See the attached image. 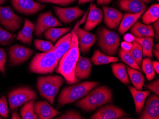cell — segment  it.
Here are the masks:
<instances>
[{"label":"cell","mask_w":159,"mask_h":119,"mask_svg":"<svg viewBox=\"0 0 159 119\" xmlns=\"http://www.w3.org/2000/svg\"><path fill=\"white\" fill-rule=\"evenodd\" d=\"M76 0H59L58 5L61 6H67L70 5V3L75 2Z\"/></svg>","instance_id":"cell-44"},{"label":"cell","mask_w":159,"mask_h":119,"mask_svg":"<svg viewBox=\"0 0 159 119\" xmlns=\"http://www.w3.org/2000/svg\"><path fill=\"white\" fill-rule=\"evenodd\" d=\"M103 12L95 4H91L86 22L84 27L85 31L89 32L101 23L103 19Z\"/></svg>","instance_id":"cell-18"},{"label":"cell","mask_w":159,"mask_h":119,"mask_svg":"<svg viewBox=\"0 0 159 119\" xmlns=\"http://www.w3.org/2000/svg\"><path fill=\"white\" fill-rule=\"evenodd\" d=\"M131 54L134 58L137 63L139 66H141L142 62V57L143 56V51L142 47L139 43L136 41H134L132 43V47L129 51Z\"/></svg>","instance_id":"cell-35"},{"label":"cell","mask_w":159,"mask_h":119,"mask_svg":"<svg viewBox=\"0 0 159 119\" xmlns=\"http://www.w3.org/2000/svg\"><path fill=\"white\" fill-rule=\"evenodd\" d=\"M14 9L25 15H33L43 9L45 6L34 0H11Z\"/></svg>","instance_id":"cell-12"},{"label":"cell","mask_w":159,"mask_h":119,"mask_svg":"<svg viewBox=\"0 0 159 119\" xmlns=\"http://www.w3.org/2000/svg\"><path fill=\"white\" fill-rule=\"evenodd\" d=\"M57 119H83V116L79 112L74 110H70L65 112L63 114L56 117Z\"/></svg>","instance_id":"cell-38"},{"label":"cell","mask_w":159,"mask_h":119,"mask_svg":"<svg viewBox=\"0 0 159 119\" xmlns=\"http://www.w3.org/2000/svg\"><path fill=\"white\" fill-rule=\"evenodd\" d=\"M40 2L51 3L53 4H58L59 0H37Z\"/></svg>","instance_id":"cell-48"},{"label":"cell","mask_w":159,"mask_h":119,"mask_svg":"<svg viewBox=\"0 0 159 119\" xmlns=\"http://www.w3.org/2000/svg\"><path fill=\"white\" fill-rule=\"evenodd\" d=\"M142 1L144 3H149L151 2L152 0H142Z\"/></svg>","instance_id":"cell-53"},{"label":"cell","mask_w":159,"mask_h":119,"mask_svg":"<svg viewBox=\"0 0 159 119\" xmlns=\"http://www.w3.org/2000/svg\"><path fill=\"white\" fill-rule=\"evenodd\" d=\"M34 45L38 50L46 52L52 49L53 45L51 42L36 39L34 42Z\"/></svg>","instance_id":"cell-37"},{"label":"cell","mask_w":159,"mask_h":119,"mask_svg":"<svg viewBox=\"0 0 159 119\" xmlns=\"http://www.w3.org/2000/svg\"><path fill=\"white\" fill-rule=\"evenodd\" d=\"M113 74L121 83L127 85L129 83V79L124 64H113L111 66Z\"/></svg>","instance_id":"cell-30"},{"label":"cell","mask_w":159,"mask_h":119,"mask_svg":"<svg viewBox=\"0 0 159 119\" xmlns=\"http://www.w3.org/2000/svg\"><path fill=\"white\" fill-rule=\"evenodd\" d=\"M124 38V40L125 41L133 42L134 41L135 37L132 34L127 33L125 35Z\"/></svg>","instance_id":"cell-45"},{"label":"cell","mask_w":159,"mask_h":119,"mask_svg":"<svg viewBox=\"0 0 159 119\" xmlns=\"http://www.w3.org/2000/svg\"><path fill=\"white\" fill-rule=\"evenodd\" d=\"M53 8L60 20L66 24L74 22L84 13V11L77 6L70 8H61L58 6H54Z\"/></svg>","instance_id":"cell-13"},{"label":"cell","mask_w":159,"mask_h":119,"mask_svg":"<svg viewBox=\"0 0 159 119\" xmlns=\"http://www.w3.org/2000/svg\"><path fill=\"white\" fill-rule=\"evenodd\" d=\"M146 88L152 91L156 94V95L159 96V79L156 80L154 81L148 83V85L145 86Z\"/></svg>","instance_id":"cell-41"},{"label":"cell","mask_w":159,"mask_h":119,"mask_svg":"<svg viewBox=\"0 0 159 119\" xmlns=\"http://www.w3.org/2000/svg\"><path fill=\"white\" fill-rule=\"evenodd\" d=\"M152 52H153V54L155 55V57H157V59L159 60V51L158 50H156L155 49H152Z\"/></svg>","instance_id":"cell-50"},{"label":"cell","mask_w":159,"mask_h":119,"mask_svg":"<svg viewBox=\"0 0 159 119\" xmlns=\"http://www.w3.org/2000/svg\"><path fill=\"white\" fill-rule=\"evenodd\" d=\"M6 57L7 54L5 49L0 48V71L2 73H5Z\"/></svg>","instance_id":"cell-40"},{"label":"cell","mask_w":159,"mask_h":119,"mask_svg":"<svg viewBox=\"0 0 159 119\" xmlns=\"http://www.w3.org/2000/svg\"><path fill=\"white\" fill-rule=\"evenodd\" d=\"M11 119H20V117L19 115L16 112H13V113H12V116H11Z\"/></svg>","instance_id":"cell-49"},{"label":"cell","mask_w":159,"mask_h":119,"mask_svg":"<svg viewBox=\"0 0 159 119\" xmlns=\"http://www.w3.org/2000/svg\"><path fill=\"white\" fill-rule=\"evenodd\" d=\"M98 85L99 83L96 82H84L64 88L60 94L58 107H62L67 104L74 103L85 96Z\"/></svg>","instance_id":"cell-3"},{"label":"cell","mask_w":159,"mask_h":119,"mask_svg":"<svg viewBox=\"0 0 159 119\" xmlns=\"http://www.w3.org/2000/svg\"><path fill=\"white\" fill-rule=\"evenodd\" d=\"M152 66L155 72L157 74L159 73V62L157 61H153L152 62Z\"/></svg>","instance_id":"cell-47"},{"label":"cell","mask_w":159,"mask_h":119,"mask_svg":"<svg viewBox=\"0 0 159 119\" xmlns=\"http://www.w3.org/2000/svg\"><path fill=\"white\" fill-rule=\"evenodd\" d=\"M2 119V118H1V117H0V119Z\"/></svg>","instance_id":"cell-55"},{"label":"cell","mask_w":159,"mask_h":119,"mask_svg":"<svg viewBox=\"0 0 159 119\" xmlns=\"http://www.w3.org/2000/svg\"><path fill=\"white\" fill-rule=\"evenodd\" d=\"M124 110L114 105H106L97 110L92 119H117L128 116Z\"/></svg>","instance_id":"cell-10"},{"label":"cell","mask_w":159,"mask_h":119,"mask_svg":"<svg viewBox=\"0 0 159 119\" xmlns=\"http://www.w3.org/2000/svg\"><path fill=\"white\" fill-rule=\"evenodd\" d=\"M159 44H156V45H155V47H154V49H156V50H158V51H159Z\"/></svg>","instance_id":"cell-52"},{"label":"cell","mask_w":159,"mask_h":119,"mask_svg":"<svg viewBox=\"0 0 159 119\" xmlns=\"http://www.w3.org/2000/svg\"><path fill=\"white\" fill-rule=\"evenodd\" d=\"M73 35L69 49L60 59L57 73L63 76L68 84H75L79 81L75 75V70L80 57L79 46L75 31H72Z\"/></svg>","instance_id":"cell-1"},{"label":"cell","mask_w":159,"mask_h":119,"mask_svg":"<svg viewBox=\"0 0 159 119\" xmlns=\"http://www.w3.org/2000/svg\"><path fill=\"white\" fill-rule=\"evenodd\" d=\"M34 27V24L33 22L27 19H25L24 27L18 33L17 40L22 42L24 44L30 45L33 40V33Z\"/></svg>","instance_id":"cell-23"},{"label":"cell","mask_w":159,"mask_h":119,"mask_svg":"<svg viewBox=\"0 0 159 119\" xmlns=\"http://www.w3.org/2000/svg\"><path fill=\"white\" fill-rule=\"evenodd\" d=\"M127 72L129 79L134 87L139 91H142L145 79L142 73L138 70L127 66Z\"/></svg>","instance_id":"cell-26"},{"label":"cell","mask_w":159,"mask_h":119,"mask_svg":"<svg viewBox=\"0 0 159 119\" xmlns=\"http://www.w3.org/2000/svg\"><path fill=\"white\" fill-rule=\"evenodd\" d=\"M34 100L28 101L25 103L20 109V115L23 119H37V115L34 110Z\"/></svg>","instance_id":"cell-32"},{"label":"cell","mask_w":159,"mask_h":119,"mask_svg":"<svg viewBox=\"0 0 159 119\" xmlns=\"http://www.w3.org/2000/svg\"><path fill=\"white\" fill-rule=\"evenodd\" d=\"M104 13V22L107 27L116 29L119 26L124 15L117 10L107 6H102Z\"/></svg>","instance_id":"cell-16"},{"label":"cell","mask_w":159,"mask_h":119,"mask_svg":"<svg viewBox=\"0 0 159 119\" xmlns=\"http://www.w3.org/2000/svg\"><path fill=\"white\" fill-rule=\"evenodd\" d=\"M97 35L98 44L102 51L108 56L116 55L120 41L119 35L105 27L99 29Z\"/></svg>","instance_id":"cell-6"},{"label":"cell","mask_w":159,"mask_h":119,"mask_svg":"<svg viewBox=\"0 0 159 119\" xmlns=\"http://www.w3.org/2000/svg\"><path fill=\"white\" fill-rule=\"evenodd\" d=\"M92 67V63L88 58L80 57L75 70L76 78L79 80L89 78Z\"/></svg>","instance_id":"cell-20"},{"label":"cell","mask_w":159,"mask_h":119,"mask_svg":"<svg viewBox=\"0 0 159 119\" xmlns=\"http://www.w3.org/2000/svg\"><path fill=\"white\" fill-rule=\"evenodd\" d=\"M92 1H93V0H78V4H84V3L90 2Z\"/></svg>","instance_id":"cell-51"},{"label":"cell","mask_w":159,"mask_h":119,"mask_svg":"<svg viewBox=\"0 0 159 119\" xmlns=\"http://www.w3.org/2000/svg\"><path fill=\"white\" fill-rule=\"evenodd\" d=\"M9 114V108L7 100L4 96L0 98V115L3 118H7Z\"/></svg>","instance_id":"cell-39"},{"label":"cell","mask_w":159,"mask_h":119,"mask_svg":"<svg viewBox=\"0 0 159 119\" xmlns=\"http://www.w3.org/2000/svg\"><path fill=\"white\" fill-rule=\"evenodd\" d=\"M131 28V33L134 37L143 38L155 36L153 28L150 25L143 24L136 22Z\"/></svg>","instance_id":"cell-24"},{"label":"cell","mask_w":159,"mask_h":119,"mask_svg":"<svg viewBox=\"0 0 159 119\" xmlns=\"http://www.w3.org/2000/svg\"><path fill=\"white\" fill-rule=\"evenodd\" d=\"M157 1H159V0H157Z\"/></svg>","instance_id":"cell-56"},{"label":"cell","mask_w":159,"mask_h":119,"mask_svg":"<svg viewBox=\"0 0 159 119\" xmlns=\"http://www.w3.org/2000/svg\"><path fill=\"white\" fill-rule=\"evenodd\" d=\"M62 26V24L53 16L52 12L48 11L39 15L34 27V33L36 36L40 37L43 33L49 28Z\"/></svg>","instance_id":"cell-9"},{"label":"cell","mask_w":159,"mask_h":119,"mask_svg":"<svg viewBox=\"0 0 159 119\" xmlns=\"http://www.w3.org/2000/svg\"><path fill=\"white\" fill-rule=\"evenodd\" d=\"M73 32L69 33L67 34L61 38L53 46L54 52L57 59L60 60L62 56L69 49L71 43Z\"/></svg>","instance_id":"cell-21"},{"label":"cell","mask_w":159,"mask_h":119,"mask_svg":"<svg viewBox=\"0 0 159 119\" xmlns=\"http://www.w3.org/2000/svg\"><path fill=\"white\" fill-rule=\"evenodd\" d=\"M75 32L81 52L84 54L88 53L96 42L97 37L95 35L90 33L79 27L77 28Z\"/></svg>","instance_id":"cell-15"},{"label":"cell","mask_w":159,"mask_h":119,"mask_svg":"<svg viewBox=\"0 0 159 119\" xmlns=\"http://www.w3.org/2000/svg\"><path fill=\"white\" fill-rule=\"evenodd\" d=\"M112 1V0H97V3L98 5H108Z\"/></svg>","instance_id":"cell-46"},{"label":"cell","mask_w":159,"mask_h":119,"mask_svg":"<svg viewBox=\"0 0 159 119\" xmlns=\"http://www.w3.org/2000/svg\"><path fill=\"white\" fill-rule=\"evenodd\" d=\"M8 98L11 109L14 110L28 101L37 99V94L31 88L23 87L11 91Z\"/></svg>","instance_id":"cell-7"},{"label":"cell","mask_w":159,"mask_h":119,"mask_svg":"<svg viewBox=\"0 0 159 119\" xmlns=\"http://www.w3.org/2000/svg\"><path fill=\"white\" fill-rule=\"evenodd\" d=\"M129 89L131 92L135 105L136 113L140 114L143 110L145 100L151 94L150 91H139L134 87H129Z\"/></svg>","instance_id":"cell-22"},{"label":"cell","mask_w":159,"mask_h":119,"mask_svg":"<svg viewBox=\"0 0 159 119\" xmlns=\"http://www.w3.org/2000/svg\"><path fill=\"white\" fill-rule=\"evenodd\" d=\"M23 19L16 15L9 6H0V24L6 30L15 32L21 28Z\"/></svg>","instance_id":"cell-8"},{"label":"cell","mask_w":159,"mask_h":119,"mask_svg":"<svg viewBox=\"0 0 159 119\" xmlns=\"http://www.w3.org/2000/svg\"><path fill=\"white\" fill-rule=\"evenodd\" d=\"M113 100L111 90L107 86L97 87L76 102L75 105L85 112H91Z\"/></svg>","instance_id":"cell-2"},{"label":"cell","mask_w":159,"mask_h":119,"mask_svg":"<svg viewBox=\"0 0 159 119\" xmlns=\"http://www.w3.org/2000/svg\"><path fill=\"white\" fill-rule=\"evenodd\" d=\"M71 29V27L63 28H51L45 31L44 34V37L47 40H51L54 43L60 37L69 32Z\"/></svg>","instance_id":"cell-31"},{"label":"cell","mask_w":159,"mask_h":119,"mask_svg":"<svg viewBox=\"0 0 159 119\" xmlns=\"http://www.w3.org/2000/svg\"><path fill=\"white\" fill-rule=\"evenodd\" d=\"M16 37V34L11 33L0 27V45H10L13 42Z\"/></svg>","instance_id":"cell-36"},{"label":"cell","mask_w":159,"mask_h":119,"mask_svg":"<svg viewBox=\"0 0 159 119\" xmlns=\"http://www.w3.org/2000/svg\"><path fill=\"white\" fill-rule=\"evenodd\" d=\"M118 4L121 10L131 14L144 12L147 8L142 0H119Z\"/></svg>","instance_id":"cell-19"},{"label":"cell","mask_w":159,"mask_h":119,"mask_svg":"<svg viewBox=\"0 0 159 119\" xmlns=\"http://www.w3.org/2000/svg\"><path fill=\"white\" fill-rule=\"evenodd\" d=\"M153 23V27H154V34H155V38L158 40H159V20L157 19L156 22H154Z\"/></svg>","instance_id":"cell-43"},{"label":"cell","mask_w":159,"mask_h":119,"mask_svg":"<svg viewBox=\"0 0 159 119\" xmlns=\"http://www.w3.org/2000/svg\"><path fill=\"white\" fill-rule=\"evenodd\" d=\"M143 12H141L136 14L131 13H125V15L123 16L121 22L120 24L118 31L120 33L124 35L128 30H129L137 20L142 15Z\"/></svg>","instance_id":"cell-25"},{"label":"cell","mask_w":159,"mask_h":119,"mask_svg":"<svg viewBox=\"0 0 159 119\" xmlns=\"http://www.w3.org/2000/svg\"><path fill=\"white\" fill-rule=\"evenodd\" d=\"M132 47V42H122L121 43V49L123 50L126 51H129L131 50Z\"/></svg>","instance_id":"cell-42"},{"label":"cell","mask_w":159,"mask_h":119,"mask_svg":"<svg viewBox=\"0 0 159 119\" xmlns=\"http://www.w3.org/2000/svg\"><path fill=\"white\" fill-rule=\"evenodd\" d=\"M35 113L38 119H51L60 113L59 111L55 110L46 101H39L34 105Z\"/></svg>","instance_id":"cell-17"},{"label":"cell","mask_w":159,"mask_h":119,"mask_svg":"<svg viewBox=\"0 0 159 119\" xmlns=\"http://www.w3.org/2000/svg\"><path fill=\"white\" fill-rule=\"evenodd\" d=\"M142 70L145 73L146 78L149 81L152 80L155 76V72L152 66V61L150 57L144 58L142 61Z\"/></svg>","instance_id":"cell-34"},{"label":"cell","mask_w":159,"mask_h":119,"mask_svg":"<svg viewBox=\"0 0 159 119\" xmlns=\"http://www.w3.org/2000/svg\"><path fill=\"white\" fill-rule=\"evenodd\" d=\"M64 80V79L60 75L40 76L37 79V89L42 97L51 104L53 105L55 97Z\"/></svg>","instance_id":"cell-5"},{"label":"cell","mask_w":159,"mask_h":119,"mask_svg":"<svg viewBox=\"0 0 159 119\" xmlns=\"http://www.w3.org/2000/svg\"><path fill=\"white\" fill-rule=\"evenodd\" d=\"M119 55L121 60L125 62V63L127 64L129 66L134 69L142 71V69L137 64L134 58L133 57V56L129 51H125L122 49H120L119 51Z\"/></svg>","instance_id":"cell-33"},{"label":"cell","mask_w":159,"mask_h":119,"mask_svg":"<svg viewBox=\"0 0 159 119\" xmlns=\"http://www.w3.org/2000/svg\"><path fill=\"white\" fill-rule=\"evenodd\" d=\"M9 52L11 65L17 66L28 60L34 51L25 46L15 45L9 48Z\"/></svg>","instance_id":"cell-11"},{"label":"cell","mask_w":159,"mask_h":119,"mask_svg":"<svg viewBox=\"0 0 159 119\" xmlns=\"http://www.w3.org/2000/svg\"><path fill=\"white\" fill-rule=\"evenodd\" d=\"M7 0H0V4H2L6 1Z\"/></svg>","instance_id":"cell-54"},{"label":"cell","mask_w":159,"mask_h":119,"mask_svg":"<svg viewBox=\"0 0 159 119\" xmlns=\"http://www.w3.org/2000/svg\"><path fill=\"white\" fill-rule=\"evenodd\" d=\"M159 17V4L151 6L142 16V21L144 24L149 25L156 22Z\"/></svg>","instance_id":"cell-28"},{"label":"cell","mask_w":159,"mask_h":119,"mask_svg":"<svg viewBox=\"0 0 159 119\" xmlns=\"http://www.w3.org/2000/svg\"><path fill=\"white\" fill-rule=\"evenodd\" d=\"M139 119H159V97L158 95H152L148 98Z\"/></svg>","instance_id":"cell-14"},{"label":"cell","mask_w":159,"mask_h":119,"mask_svg":"<svg viewBox=\"0 0 159 119\" xmlns=\"http://www.w3.org/2000/svg\"><path fill=\"white\" fill-rule=\"evenodd\" d=\"M116 57L102 54L99 50H96L94 52L93 55L91 58V61L95 65H102L111 63H115L118 61Z\"/></svg>","instance_id":"cell-27"},{"label":"cell","mask_w":159,"mask_h":119,"mask_svg":"<svg viewBox=\"0 0 159 119\" xmlns=\"http://www.w3.org/2000/svg\"><path fill=\"white\" fill-rule=\"evenodd\" d=\"M59 61L52 48L47 52L36 54L29 65V70L31 72L39 74H52Z\"/></svg>","instance_id":"cell-4"},{"label":"cell","mask_w":159,"mask_h":119,"mask_svg":"<svg viewBox=\"0 0 159 119\" xmlns=\"http://www.w3.org/2000/svg\"><path fill=\"white\" fill-rule=\"evenodd\" d=\"M134 40L140 44L143 49V56L152 57V47L153 46V37H150L147 38H140L135 37Z\"/></svg>","instance_id":"cell-29"}]
</instances>
